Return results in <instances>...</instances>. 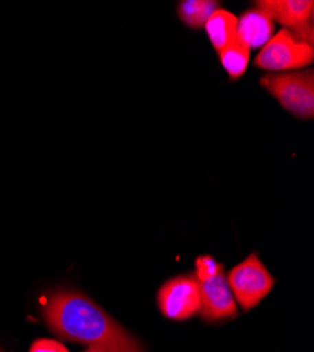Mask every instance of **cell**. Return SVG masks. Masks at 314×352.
<instances>
[{
    "mask_svg": "<svg viewBox=\"0 0 314 352\" xmlns=\"http://www.w3.org/2000/svg\"><path fill=\"white\" fill-rule=\"evenodd\" d=\"M48 329L58 337L104 352H144L138 341L89 296L75 289H55L43 305Z\"/></svg>",
    "mask_w": 314,
    "mask_h": 352,
    "instance_id": "obj_1",
    "label": "cell"
},
{
    "mask_svg": "<svg viewBox=\"0 0 314 352\" xmlns=\"http://www.w3.org/2000/svg\"><path fill=\"white\" fill-rule=\"evenodd\" d=\"M194 278L201 292V316L206 321L228 320L237 314V303L220 262L210 255L196 259Z\"/></svg>",
    "mask_w": 314,
    "mask_h": 352,
    "instance_id": "obj_2",
    "label": "cell"
},
{
    "mask_svg": "<svg viewBox=\"0 0 314 352\" xmlns=\"http://www.w3.org/2000/svg\"><path fill=\"white\" fill-rule=\"evenodd\" d=\"M260 83L279 102V104L300 119L314 116V74L307 71L268 72Z\"/></svg>",
    "mask_w": 314,
    "mask_h": 352,
    "instance_id": "obj_3",
    "label": "cell"
},
{
    "mask_svg": "<svg viewBox=\"0 0 314 352\" xmlns=\"http://www.w3.org/2000/svg\"><path fill=\"white\" fill-rule=\"evenodd\" d=\"M313 60V47L298 40L287 28H282L261 48L254 64L264 71L275 74L303 69Z\"/></svg>",
    "mask_w": 314,
    "mask_h": 352,
    "instance_id": "obj_4",
    "label": "cell"
},
{
    "mask_svg": "<svg viewBox=\"0 0 314 352\" xmlns=\"http://www.w3.org/2000/svg\"><path fill=\"white\" fill-rule=\"evenodd\" d=\"M236 303L244 310L254 309L273 289L275 279L256 254L248 255L227 275Z\"/></svg>",
    "mask_w": 314,
    "mask_h": 352,
    "instance_id": "obj_5",
    "label": "cell"
},
{
    "mask_svg": "<svg viewBox=\"0 0 314 352\" xmlns=\"http://www.w3.org/2000/svg\"><path fill=\"white\" fill-rule=\"evenodd\" d=\"M201 292L194 275H179L158 290V307L170 320H188L201 311Z\"/></svg>",
    "mask_w": 314,
    "mask_h": 352,
    "instance_id": "obj_6",
    "label": "cell"
},
{
    "mask_svg": "<svg viewBox=\"0 0 314 352\" xmlns=\"http://www.w3.org/2000/svg\"><path fill=\"white\" fill-rule=\"evenodd\" d=\"M273 23L278 21L289 30L298 40L313 47V16L314 3L311 0H262L256 2Z\"/></svg>",
    "mask_w": 314,
    "mask_h": 352,
    "instance_id": "obj_7",
    "label": "cell"
},
{
    "mask_svg": "<svg viewBox=\"0 0 314 352\" xmlns=\"http://www.w3.org/2000/svg\"><path fill=\"white\" fill-rule=\"evenodd\" d=\"M275 33L273 20L258 6L244 12L237 19V41L249 51L262 48Z\"/></svg>",
    "mask_w": 314,
    "mask_h": 352,
    "instance_id": "obj_8",
    "label": "cell"
},
{
    "mask_svg": "<svg viewBox=\"0 0 314 352\" xmlns=\"http://www.w3.org/2000/svg\"><path fill=\"white\" fill-rule=\"evenodd\" d=\"M213 48L218 52L237 40V16L218 8L205 24Z\"/></svg>",
    "mask_w": 314,
    "mask_h": 352,
    "instance_id": "obj_9",
    "label": "cell"
},
{
    "mask_svg": "<svg viewBox=\"0 0 314 352\" xmlns=\"http://www.w3.org/2000/svg\"><path fill=\"white\" fill-rule=\"evenodd\" d=\"M218 8L220 3L214 0H183L178 5V16L189 28L199 30Z\"/></svg>",
    "mask_w": 314,
    "mask_h": 352,
    "instance_id": "obj_10",
    "label": "cell"
},
{
    "mask_svg": "<svg viewBox=\"0 0 314 352\" xmlns=\"http://www.w3.org/2000/svg\"><path fill=\"white\" fill-rule=\"evenodd\" d=\"M249 50L240 41H234L218 51L220 63L232 80L240 79L249 64Z\"/></svg>",
    "mask_w": 314,
    "mask_h": 352,
    "instance_id": "obj_11",
    "label": "cell"
},
{
    "mask_svg": "<svg viewBox=\"0 0 314 352\" xmlns=\"http://www.w3.org/2000/svg\"><path fill=\"white\" fill-rule=\"evenodd\" d=\"M28 352H69V351L65 345H63L58 341L40 338L32 344L30 351Z\"/></svg>",
    "mask_w": 314,
    "mask_h": 352,
    "instance_id": "obj_12",
    "label": "cell"
},
{
    "mask_svg": "<svg viewBox=\"0 0 314 352\" xmlns=\"http://www.w3.org/2000/svg\"><path fill=\"white\" fill-rule=\"evenodd\" d=\"M83 352H104L102 348H98V346H89L88 349H85Z\"/></svg>",
    "mask_w": 314,
    "mask_h": 352,
    "instance_id": "obj_13",
    "label": "cell"
},
{
    "mask_svg": "<svg viewBox=\"0 0 314 352\" xmlns=\"http://www.w3.org/2000/svg\"><path fill=\"white\" fill-rule=\"evenodd\" d=\"M0 352H3V351H2V349H0Z\"/></svg>",
    "mask_w": 314,
    "mask_h": 352,
    "instance_id": "obj_14",
    "label": "cell"
}]
</instances>
